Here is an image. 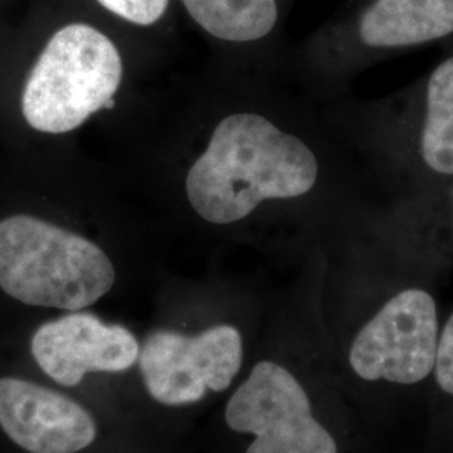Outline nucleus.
Here are the masks:
<instances>
[{
  "instance_id": "f8f14e48",
  "label": "nucleus",
  "mask_w": 453,
  "mask_h": 453,
  "mask_svg": "<svg viewBox=\"0 0 453 453\" xmlns=\"http://www.w3.org/2000/svg\"><path fill=\"white\" fill-rule=\"evenodd\" d=\"M106 11L138 26H151L165 14L168 0H97Z\"/></svg>"
},
{
  "instance_id": "423d86ee",
  "label": "nucleus",
  "mask_w": 453,
  "mask_h": 453,
  "mask_svg": "<svg viewBox=\"0 0 453 453\" xmlns=\"http://www.w3.org/2000/svg\"><path fill=\"white\" fill-rule=\"evenodd\" d=\"M250 359L242 329L219 323L194 334L172 329L150 333L142 344L138 366L153 402L183 408L211 395H228Z\"/></svg>"
},
{
  "instance_id": "6e6552de",
  "label": "nucleus",
  "mask_w": 453,
  "mask_h": 453,
  "mask_svg": "<svg viewBox=\"0 0 453 453\" xmlns=\"http://www.w3.org/2000/svg\"><path fill=\"white\" fill-rule=\"evenodd\" d=\"M0 426L31 453H78L96 438V423L81 405L17 378L0 380Z\"/></svg>"
},
{
  "instance_id": "20e7f679",
  "label": "nucleus",
  "mask_w": 453,
  "mask_h": 453,
  "mask_svg": "<svg viewBox=\"0 0 453 453\" xmlns=\"http://www.w3.org/2000/svg\"><path fill=\"white\" fill-rule=\"evenodd\" d=\"M438 314L430 292H396L357 327L333 357L342 388L374 420L380 393L425 381L437 359Z\"/></svg>"
},
{
  "instance_id": "f03ea898",
  "label": "nucleus",
  "mask_w": 453,
  "mask_h": 453,
  "mask_svg": "<svg viewBox=\"0 0 453 453\" xmlns=\"http://www.w3.org/2000/svg\"><path fill=\"white\" fill-rule=\"evenodd\" d=\"M318 180L314 153L260 114H230L187 175L195 211L211 224L239 222L264 200L308 194Z\"/></svg>"
},
{
  "instance_id": "9d476101",
  "label": "nucleus",
  "mask_w": 453,
  "mask_h": 453,
  "mask_svg": "<svg viewBox=\"0 0 453 453\" xmlns=\"http://www.w3.org/2000/svg\"><path fill=\"white\" fill-rule=\"evenodd\" d=\"M195 22L207 33L250 42L265 37L277 22L275 0H181Z\"/></svg>"
},
{
  "instance_id": "f257e3e1",
  "label": "nucleus",
  "mask_w": 453,
  "mask_h": 453,
  "mask_svg": "<svg viewBox=\"0 0 453 453\" xmlns=\"http://www.w3.org/2000/svg\"><path fill=\"white\" fill-rule=\"evenodd\" d=\"M351 398L333 357H252L222 418L239 453H355Z\"/></svg>"
},
{
  "instance_id": "1a4fd4ad",
  "label": "nucleus",
  "mask_w": 453,
  "mask_h": 453,
  "mask_svg": "<svg viewBox=\"0 0 453 453\" xmlns=\"http://www.w3.org/2000/svg\"><path fill=\"white\" fill-rule=\"evenodd\" d=\"M453 33V0H376L363 14L359 35L372 48H402Z\"/></svg>"
},
{
  "instance_id": "9b49d317",
  "label": "nucleus",
  "mask_w": 453,
  "mask_h": 453,
  "mask_svg": "<svg viewBox=\"0 0 453 453\" xmlns=\"http://www.w3.org/2000/svg\"><path fill=\"white\" fill-rule=\"evenodd\" d=\"M421 155L430 170L453 175V58L438 65L428 81Z\"/></svg>"
},
{
  "instance_id": "0eeeda50",
  "label": "nucleus",
  "mask_w": 453,
  "mask_h": 453,
  "mask_svg": "<svg viewBox=\"0 0 453 453\" xmlns=\"http://www.w3.org/2000/svg\"><path fill=\"white\" fill-rule=\"evenodd\" d=\"M31 349L49 378L76 387L86 372H128L138 363L142 344L119 324H104L93 314L73 312L41 326Z\"/></svg>"
},
{
  "instance_id": "ddd939ff",
  "label": "nucleus",
  "mask_w": 453,
  "mask_h": 453,
  "mask_svg": "<svg viewBox=\"0 0 453 453\" xmlns=\"http://www.w3.org/2000/svg\"><path fill=\"white\" fill-rule=\"evenodd\" d=\"M434 374L440 389L453 396V314L443 326L438 338Z\"/></svg>"
},
{
  "instance_id": "39448f33",
  "label": "nucleus",
  "mask_w": 453,
  "mask_h": 453,
  "mask_svg": "<svg viewBox=\"0 0 453 453\" xmlns=\"http://www.w3.org/2000/svg\"><path fill=\"white\" fill-rule=\"evenodd\" d=\"M123 65L113 42L86 24L54 34L33 67L22 113L34 130L73 131L99 110L113 108Z\"/></svg>"
},
{
  "instance_id": "7ed1b4c3",
  "label": "nucleus",
  "mask_w": 453,
  "mask_h": 453,
  "mask_svg": "<svg viewBox=\"0 0 453 453\" xmlns=\"http://www.w3.org/2000/svg\"><path fill=\"white\" fill-rule=\"evenodd\" d=\"M114 279L110 257L78 234L29 215L0 222V288L24 304L81 311Z\"/></svg>"
}]
</instances>
